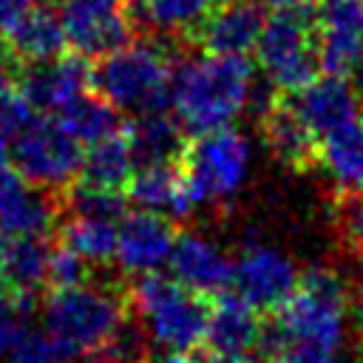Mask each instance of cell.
Returning a JSON list of instances; mask_svg holds the SVG:
<instances>
[{"instance_id": "34", "label": "cell", "mask_w": 363, "mask_h": 363, "mask_svg": "<svg viewBox=\"0 0 363 363\" xmlns=\"http://www.w3.org/2000/svg\"><path fill=\"white\" fill-rule=\"evenodd\" d=\"M267 363H340L332 349H318V346H275Z\"/></svg>"}, {"instance_id": "43", "label": "cell", "mask_w": 363, "mask_h": 363, "mask_svg": "<svg viewBox=\"0 0 363 363\" xmlns=\"http://www.w3.org/2000/svg\"><path fill=\"white\" fill-rule=\"evenodd\" d=\"M357 99H360V108H363V68H360V82H357Z\"/></svg>"}, {"instance_id": "1", "label": "cell", "mask_w": 363, "mask_h": 363, "mask_svg": "<svg viewBox=\"0 0 363 363\" xmlns=\"http://www.w3.org/2000/svg\"><path fill=\"white\" fill-rule=\"evenodd\" d=\"M252 88L255 79L247 57L204 51L176 65L170 113L190 136L230 128L250 105Z\"/></svg>"}, {"instance_id": "17", "label": "cell", "mask_w": 363, "mask_h": 363, "mask_svg": "<svg viewBox=\"0 0 363 363\" xmlns=\"http://www.w3.org/2000/svg\"><path fill=\"white\" fill-rule=\"evenodd\" d=\"M57 221V210L43 187H34L14 167H0V233L45 238Z\"/></svg>"}, {"instance_id": "13", "label": "cell", "mask_w": 363, "mask_h": 363, "mask_svg": "<svg viewBox=\"0 0 363 363\" xmlns=\"http://www.w3.org/2000/svg\"><path fill=\"white\" fill-rule=\"evenodd\" d=\"M60 17L65 26L68 45L88 60H102L105 54L128 45L133 37V28H136V17L130 14L128 6L88 9V6L62 3Z\"/></svg>"}, {"instance_id": "41", "label": "cell", "mask_w": 363, "mask_h": 363, "mask_svg": "<svg viewBox=\"0 0 363 363\" xmlns=\"http://www.w3.org/2000/svg\"><path fill=\"white\" fill-rule=\"evenodd\" d=\"M150 363H196L187 352H164V354H159V357H153Z\"/></svg>"}, {"instance_id": "3", "label": "cell", "mask_w": 363, "mask_h": 363, "mask_svg": "<svg viewBox=\"0 0 363 363\" xmlns=\"http://www.w3.org/2000/svg\"><path fill=\"white\" fill-rule=\"evenodd\" d=\"M349 315L346 281L329 267H312L301 275L295 292L275 312L272 349L275 346H318L332 349L343 343Z\"/></svg>"}, {"instance_id": "33", "label": "cell", "mask_w": 363, "mask_h": 363, "mask_svg": "<svg viewBox=\"0 0 363 363\" xmlns=\"http://www.w3.org/2000/svg\"><path fill=\"white\" fill-rule=\"evenodd\" d=\"M6 360L9 363H62L51 340L43 332H31V329H23V335L17 337Z\"/></svg>"}, {"instance_id": "36", "label": "cell", "mask_w": 363, "mask_h": 363, "mask_svg": "<svg viewBox=\"0 0 363 363\" xmlns=\"http://www.w3.org/2000/svg\"><path fill=\"white\" fill-rule=\"evenodd\" d=\"M11 139H14V133L0 119V167H9V162H11Z\"/></svg>"}, {"instance_id": "31", "label": "cell", "mask_w": 363, "mask_h": 363, "mask_svg": "<svg viewBox=\"0 0 363 363\" xmlns=\"http://www.w3.org/2000/svg\"><path fill=\"white\" fill-rule=\"evenodd\" d=\"M85 275H88V261H82L68 247L51 250V261H48V286L51 289L79 286V284H85Z\"/></svg>"}, {"instance_id": "27", "label": "cell", "mask_w": 363, "mask_h": 363, "mask_svg": "<svg viewBox=\"0 0 363 363\" xmlns=\"http://www.w3.org/2000/svg\"><path fill=\"white\" fill-rule=\"evenodd\" d=\"M142 20L173 37H193L221 0H133Z\"/></svg>"}, {"instance_id": "8", "label": "cell", "mask_w": 363, "mask_h": 363, "mask_svg": "<svg viewBox=\"0 0 363 363\" xmlns=\"http://www.w3.org/2000/svg\"><path fill=\"white\" fill-rule=\"evenodd\" d=\"M252 54L267 82L284 94H295L306 88L318 77V68H320V57L315 45V26L306 23L303 11L269 14Z\"/></svg>"}, {"instance_id": "22", "label": "cell", "mask_w": 363, "mask_h": 363, "mask_svg": "<svg viewBox=\"0 0 363 363\" xmlns=\"http://www.w3.org/2000/svg\"><path fill=\"white\" fill-rule=\"evenodd\" d=\"M318 164L335 182L337 193L363 190V119H352L320 139Z\"/></svg>"}, {"instance_id": "10", "label": "cell", "mask_w": 363, "mask_h": 363, "mask_svg": "<svg viewBox=\"0 0 363 363\" xmlns=\"http://www.w3.org/2000/svg\"><path fill=\"white\" fill-rule=\"evenodd\" d=\"M301 275L295 264L275 247L250 244L241 250L233 267L235 292L258 312H278L281 303L295 292Z\"/></svg>"}, {"instance_id": "35", "label": "cell", "mask_w": 363, "mask_h": 363, "mask_svg": "<svg viewBox=\"0 0 363 363\" xmlns=\"http://www.w3.org/2000/svg\"><path fill=\"white\" fill-rule=\"evenodd\" d=\"M26 9H28V3H23V0H0V37H6L17 26V20L26 14Z\"/></svg>"}, {"instance_id": "21", "label": "cell", "mask_w": 363, "mask_h": 363, "mask_svg": "<svg viewBox=\"0 0 363 363\" xmlns=\"http://www.w3.org/2000/svg\"><path fill=\"white\" fill-rule=\"evenodd\" d=\"M6 45L9 54L26 65L48 62L60 57L62 48L68 45L60 11L48 6H28L26 14L17 20V26L6 34Z\"/></svg>"}, {"instance_id": "38", "label": "cell", "mask_w": 363, "mask_h": 363, "mask_svg": "<svg viewBox=\"0 0 363 363\" xmlns=\"http://www.w3.org/2000/svg\"><path fill=\"white\" fill-rule=\"evenodd\" d=\"M201 363H252V357H250V354H224V352H210V357H207V360H201Z\"/></svg>"}, {"instance_id": "29", "label": "cell", "mask_w": 363, "mask_h": 363, "mask_svg": "<svg viewBox=\"0 0 363 363\" xmlns=\"http://www.w3.org/2000/svg\"><path fill=\"white\" fill-rule=\"evenodd\" d=\"M68 204H71V213H79V216H99V218L122 221L128 196L122 190H111V187H96V184H88V182H79L77 187H71Z\"/></svg>"}, {"instance_id": "16", "label": "cell", "mask_w": 363, "mask_h": 363, "mask_svg": "<svg viewBox=\"0 0 363 363\" xmlns=\"http://www.w3.org/2000/svg\"><path fill=\"white\" fill-rule=\"evenodd\" d=\"M125 196L136 210L156 213V216H164L170 221L187 218L199 207L179 162L136 167L133 179L125 187Z\"/></svg>"}, {"instance_id": "25", "label": "cell", "mask_w": 363, "mask_h": 363, "mask_svg": "<svg viewBox=\"0 0 363 363\" xmlns=\"http://www.w3.org/2000/svg\"><path fill=\"white\" fill-rule=\"evenodd\" d=\"M136 156L130 147V139L125 130L111 133L99 142H91L82 159V182L96 184V187H111L122 190L136 173Z\"/></svg>"}, {"instance_id": "6", "label": "cell", "mask_w": 363, "mask_h": 363, "mask_svg": "<svg viewBox=\"0 0 363 363\" xmlns=\"http://www.w3.org/2000/svg\"><path fill=\"white\" fill-rule=\"evenodd\" d=\"M182 170L199 204H230L250 176V142L238 128H218L190 139Z\"/></svg>"}, {"instance_id": "15", "label": "cell", "mask_w": 363, "mask_h": 363, "mask_svg": "<svg viewBox=\"0 0 363 363\" xmlns=\"http://www.w3.org/2000/svg\"><path fill=\"white\" fill-rule=\"evenodd\" d=\"M264 23V0H221L193 34V40L213 54L247 57L255 51Z\"/></svg>"}, {"instance_id": "30", "label": "cell", "mask_w": 363, "mask_h": 363, "mask_svg": "<svg viewBox=\"0 0 363 363\" xmlns=\"http://www.w3.org/2000/svg\"><path fill=\"white\" fill-rule=\"evenodd\" d=\"M335 230L346 250L363 258V190L360 193H337L332 207Z\"/></svg>"}, {"instance_id": "5", "label": "cell", "mask_w": 363, "mask_h": 363, "mask_svg": "<svg viewBox=\"0 0 363 363\" xmlns=\"http://www.w3.org/2000/svg\"><path fill=\"white\" fill-rule=\"evenodd\" d=\"M173 62L162 43L130 40L128 45L105 54L94 65V91L102 94L116 111L147 113L170 108Z\"/></svg>"}, {"instance_id": "39", "label": "cell", "mask_w": 363, "mask_h": 363, "mask_svg": "<svg viewBox=\"0 0 363 363\" xmlns=\"http://www.w3.org/2000/svg\"><path fill=\"white\" fill-rule=\"evenodd\" d=\"M9 77H11V54L9 48H0V94L9 88Z\"/></svg>"}, {"instance_id": "42", "label": "cell", "mask_w": 363, "mask_h": 363, "mask_svg": "<svg viewBox=\"0 0 363 363\" xmlns=\"http://www.w3.org/2000/svg\"><path fill=\"white\" fill-rule=\"evenodd\" d=\"M357 320H360V329H363V281L357 286Z\"/></svg>"}, {"instance_id": "2", "label": "cell", "mask_w": 363, "mask_h": 363, "mask_svg": "<svg viewBox=\"0 0 363 363\" xmlns=\"http://www.w3.org/2000/svg\"><path fill=\"white\" fill-rule=\"evenodd\" d=\"M125 329L122 298L99 284L51 289L43 303V335L62 363H99Z\"/></svg>"}, {"instance_id": "32", "label": "cell", "mask_w": 363, "mask_h": 363, "mask_svg": "<svg viewBox=\"0 0 363 363\" xmlns=\"http://www.w3.org/2000/svg\"><path fill=\"white\" fill-rule=\"evenodd\" d=\"M23 306L26 298L14 295L0 281V357H6L17 343V337L23 335Z\"/></svg>"}, {"instance_id": "44", "label": "cell", "mask_w": 363, "mask_h": 363, "mask_svg": "<svg viewBox=\"0 0 363 363\" xmlns=\"http://www.w3.org/2000/svg\"><path fill=\"white\" fill-rule=\"evenodd\" d=\"M23 3H28V6H31V3H40V0H23Z\"/></svg>"}, {"instance_id": "20", "label": "cell", "mask_w": 363, "mask_h": 363, "mask_svg": "<svg viewBox=\"0 0 363 363\" xmlns=\"http://www.w3.org/2000/svg\"><path fill=\"white\" fill-rule=\"evenodd\" d=\"M261 136L269 153L295 170L318 162V133L295 113L289 102H272L261 113Z\"/></svg>"}, {"instance_id": "37", "label": "cell", "mask_w": 363, "mask_h": 363, "mask_svg": "<svg viewBox=\"0 0 363 363\" xmlns=\"http://www.w3.org/2000/svg\"><path fill=\"white\" fill-rule=\"evenodd\" d=\"M68 6H88V9H119L128 6V0H62Z\"/></svg>"}, {"instance_id": "7", "label": "cell", "mask_w": 363, "mask_h": 363, "mask_svg": "<svg viewBox=\"0 0 363 363\" xmlns=\"http://www.w3.org/2000/svg\"><path fill=\"white\" fill-rule=\"evenodd\" d=\"M82 142L62 125L60 116H34L11 139V164L43 190H62L82 173Z\"/></svg>"}, {"instance_id": "23", "label": "cell", "mask_w": 363, "mask_h": 363, "mask_svg": "<svg viewBox=\"0 0 363 363\" xmlns=\"http://www.w3.org/2000/svg\"><path fill=\"white\" fill-rule=\"evenodd\" d=\"M51 250L45 238L0 235V281L20 298L48 284Z\"/></svg>"}, {"instance_id": "19", "label": "cell", "mask_w": 363, "mask_h": 363, "mask_svg": "<svg viewBox=\"0 0 363 363\" xmlns=\"http://www.w3.org/2000/svg\"><path fill=\"white\" fill-rule=\"evenodd\" d=\"M207 343L213 352L224 354H252L255 346L264 343L261 312L247 303L238 292H221L210 303Z\"/></svg>"}, {"instance_id": "18", "label": "cell", "mask_w": 363, "mask_h": 363, "mask_svg": "<svg viewBox=\"0 0 363 363\" xmlns=\"http://www.w3.org/2000/svg\"><path fill=\"white\" fill-rule=\"evenodd\" d=\"M289 105L318 136H326L329 130L357 119L360 99H357V88L346 77L323 74L315 77L306 88L289 94Z\"/></svg>"}, {"instance_id": "11", "label": "cell", "mask_w": 363, "mask_h": 363, "mask_svg": "<svg viewBox=\"0 0 363 363\" xmlns=\"http://www.w3.org/2000/svg\"><path fill=\"white\" fill-rule=\"evenodd\" d=\"M315 45L326 74L363 68V0H323L315 14Z\"/></svg>"}, {"instance_id": "14", "label": "cell", "mask_w": 363, "mask_h": 363, "mask_svg": "<svg viewBox=\"0 0 363 363\" xmlns=\"http://www.w3.org/2000/svg\"><path fill=\"white\" fill-rule=\"evenodd\" d=\"M173 278L182 281L187 289L204 295H221L233 286V267L235 258L227 255L221 244L207 238L204 233H179L173 244L170 264Z\"/></svg>"}, {"instance_id": "12", "label": "cell", "mask_w": 363, "mask_h": 363, "mask_svg": "<svg viewBox=\"0 0 363 363\" xmlns=\"http://www.w3.org/2000/svg\"><path fill=\"white\" fill-rule=\"evenodd\" d=\"M173 244H176V233H173L170 218L136 210L119 221L113 261L119 264L122 272H128L133 278L153 275L170 264Z\"/></svg>"}, {"instance_id": "4", "label": "cell", "mask_w": 363, "mask_h": 363, "mask_svg": "<svg viewBox=\"0 0 363 363\" xmlns=\"http://www.w3.org/2000/svg\"><path fill=\"white\" fill-rule=\"evenodd\" d=\"M130 306L142 332L162 352H193L207 343L210 303L173 275H142L130 289Z\"/></svg>"}, {"instance_id": "9", "label": "cell", "mask_w": 363, "mask_h": 363, "mask_svg": "<svg viewBox=\"0 0 363 363\" xmlns=\"http://www.w3.org/2000/svg\"><path fill=\"white\" fill-rule=\"evenodd\" d=\"M17 91L40 113L60 116L71 102L94 91V65L88 57L71 51L48 62L26 65L17 74Z\"/></svg>"}, {"instance_id": "28", "label": "cell", "mask_w": 363, "mask_h": 363, "mask_svg": "<svg viewBox=\"0 0 363 363\" xmlns=\"http://www.w3.org/2000/svg\"><path fill=\"white\" fill-rule=\"evenodd\" d=\"M122 111H116L102 94L96 91H88L85 96H79L77 102H71L60 119L62 125L82 142V145H91V142H99L111 133H119L122 130V119H119Z\"/></svg>"}, {"instance_id": "26", "label": "cell", "mask_w": 363, "mask_h": 363, "mask_svg": "<svg viewBox=\"0 0 363 363\" xmlns=\"http://www.w3.org/2000/svg\"><path fill=\"white\" fill-rule=\"evenodd\" d=\"M62 247L77 252L88 264H105L116 255V238H119V221L99 218V216H79L71 213L65 224L60 227Z\"/></svg>"}, {"instance_id": "40", "label": "cell", "mask_w": 363, "mask_h": 363, "mask_svg": "<svg viewBox=\"0 0 363 363\" xmlns=\"http://www.w3.org/2000/svg\"><path fill=\"white\" fill-rule=\"evenodd\" d=\"M267 6H272L275 11H301L309 0H264Z\"/></svg>"}, {"instance_id": "24", "label": "cell", "mask_w": 363, "mask_h": 363, "mask_svg": "<svg viewBox=\"0 0 363 363\" xmlns=\"http://www.w3.org/2000/svg\"><path fill=\"white\" fill-rule=\"evenodd\" d=\"M136 164H162V162H182L184 153V130L176 122L173 113L162 111H147L133 116V122L125 128Z\"/></svg>"}]
</instances>
